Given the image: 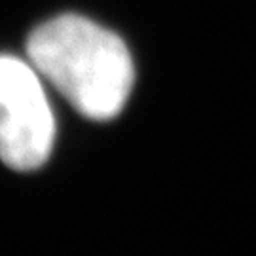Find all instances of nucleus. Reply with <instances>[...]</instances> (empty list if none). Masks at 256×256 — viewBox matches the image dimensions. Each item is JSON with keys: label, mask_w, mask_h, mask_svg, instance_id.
<instances>
[{"label": "nucleus", "mask_w": 256, "mask_h": 256, "mask_svg": "<svg viewBox=\"0 0 256 256\" xmlns=\"http://www.w3.org/2000/svg\"><path fill=\"white\" fill-rule=\"evenodd\" d=\"M28 61L88 120H114L133 90L135 68L124 40L82 16H59L34 28Z\"/></svg>", "instance_id": "f257e3e1"}, {"label": "nucleus", "mask_w": 256, "mask_h": 256, "mask_svg": "<svg viewBox=\"0 0 256 256\" xmlns=\"http://www.w3.org/2000/svg\"><path fill=\"white\" fill-rule=\"evenodd\" d=\"M42 80L30 61L0 55V160L14 171L40 169L54 150L55 118Z\"/></svg>", "instance_id": "f03ea898"}]
</instances>
